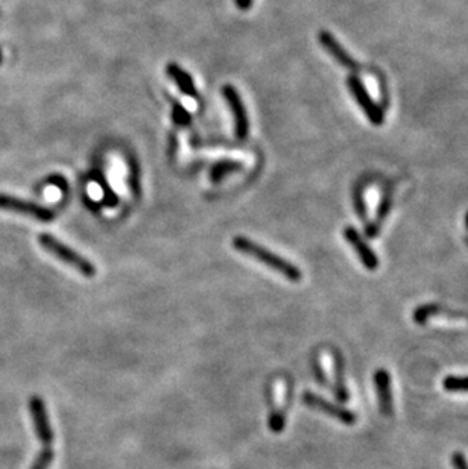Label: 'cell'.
Listing matches in <instances>:
<instances>
[{"instance_id": "obj_1", "label": "cell", "mask_w": 468, "mask_h": 469, "mask_svg": "<svg viewBox=\"0 0 468 469\" xmlns=\"http://www.w3.org/2000/svg\"><path fill=\"white\" fill-rule=\"evenodd\" d=\"M233 248L239 251L240 254H243V256L251 257L254 260L263 263L264 266L283 275V277L291 283H300L303 278L301 271L295 266L293 263L277 256L276 252L267 249L264 247H262V244H257L256 242H252L248 237H243V236L234 237Z\"/></svg>"}, {"instance_id": "obj_2", "label": "cell", "mask_w": 468, "mask_h": 469, "mask_svg": "<svg viewBox=\"0 0 468 469\" xmlns=\"http://www.w3.org/2000/svg\"><path fill=\"white\" fill-rule=\"evenodd\" d=\"M38 243L42 244V248L46 249L50 256H54L59 261L66 263L67 266L76 269L81 275H84L87 278H91L96 275V266L90 260L81 256L79 252L72 249L63 242H59L50 234H40Z\"/></svg>"}, {"instance_id": "obj_3", "label": "cell", "mask_w": 468, "mask_h": 469, "mask_svg": "<svg viewBox=\"0 0 468 469\" xmlns=\"http://www.w3.org/2000/svg\"><path fill=\"white\" fill-rule=\"evenodd\" d=\"M347 87L353 99L358 102L359 108L363 111L366 119H368L374 126H382L385 121L383 109L379 104H375L374 99L368 93V90H366L365 84L361 81V78L358 75H350L347 78Z\"/></svg>"}, {"instance_id": "obj_4", "label": "cell", "mask_w": 468, "mask_h": 469, "mask_svg": "<svg viewBox=\"0 0 468 469\" xmlns=\"http://www.w3.org/2000/svg\"><path fill=\"white\" fill-rule=\"evenodd\" d=\"M222 96L226 99L227 105L233 114L234 120V136L238 140H247L248 132H250V120L247 108L243 105L242 97L239 91L230 84H226L222 87Z\"/></svg>"}, {"instance_id": "obj_5", "label": "cell", "mask_w": 468, "mask_h": 469, "mask_svg": "<svg viewBox=\"0 0 468 469\" xmlns=\"http://www.w3.org/2000/svg\"><path fill=\"white\" fill-rule=\"evenodd\" d=\"M0 210L26 214V216L40 222H52L55 219V213L52 210H49L43 206H38V203L34 202L5 195V193H0Z\"/></svg>"}, {"instance_id": "obj_6", "label": "cell", "mask_w": 468, "mask_h": 469, "mask_svg": "<svg viewBox=\"0 0 468 469\" xmlns=\"http://www.w3.org/2000/svg\"><path fill=\"white\" fill-rule=\"evenodd\" d=\"M303 404L310 407V409H313V410H318L321 413L332 416L333 420H338L344 425H354L356 421H358V416H356L351 410L345 409V407H342L339 404H333L327 400H324L322 396H320L317 393H312V392L303 393Z\"/></svg>"}, {"instance_id": "obj_7", "label": "cell", "mask_w": 468, "mask_h": 469, "mask_svg": "<svg viewBox=\"0 0 468 469\" xmlns=\"http://www.w3.org/2000/svg\"><path fill=\"white\" fill-rule=\"evenodd\" d=\"M29 410L30 417H33L34 430L38 437V441L42 442L45 446H52L54 442V430L50 427L46 405L40 396H33L29 401Z\"/></svg>"}, {"instance_id": "obj_8", "label": "cell", "mask_w": 468, "mask_h": 469, "mask_svg": "<svg viewBox=\"0 0 468 469\" xmlns=\"http://www.w3.org/2000/svg\"><path fill=\"white\" fill-rule=\"evenodd\" d=\"M344 237L349 242L350 247L354 249L356 256H358V259L361 260V263L363 264V268L366 271L374 272L379 269V264H380L379 257L375 256V252L373 251L370 244L363 240V237L361 236L358 230L353 227H347L344 230Z\"/></svg>"}, {"instance_id": "obj_9", "label": "cell", "mask_w": 468, "mask_h": 469, "mask_svg": "<svg viewBox=\"0 0 468 469\" xmlns=\"http://www.w3.org/2000/svg\"><path fill=\"white\" fill-rule=\"evenodd\" d=\"M318 40H320V43L322 46V49L325 50V52H327L334 61H337L338 64H341L342 67H345L347 70L353 71V75L356 73V71H359L361 70V66L358 61H356L347 50H345L341 43L338 42L337 38H334V35L332 32H329V30H321V32L318 34Z\"/></svg>"}, {"instance_id": "obj_10", "label": "cell", "mask_w": 468, "mask_h": 469, "mask_svg": "<svg viewBox=\"0 0 468 469\" xmlns=\"http://www.w3.org/2000/svg\"><path fill=\"white\" fill-rule=\"evenodd\" d=\"M374 386H375V392H378L380 412L385 416H392L394 400H392V389H391V376H390L388 371H385V369L375 371Z\"/></svg>"}, {"instance_id": "obj_11", "label": "cell", "mask_w": 468, "mask_h": 469, "mask_svg": "<svg viewBox=\"0 0 468 469\" xmlns=\"http://www.w3.org/2000/svg\"><path fill=\"white\" fill-rule=\"evenodd\" d=\"M166 71H168V76L177 84L181 93H185L186 96H190V97L198 96V90L195 87V83H193L192 76L185 69H181L175 63H170V64H168Z\"/></svg>"}, {"instance_id": "obj_12", "label": "cell", "mask_w": 468, "mask_h": 469, "mask_svg": "<svg viewBox=\"0 0 468 469\" xmlns=\"http://www.w3.org/2000/svg\"><path fill=\"white\" fill-rule=\"evenodd\" d=\"M391 203H392V195L390 191H386L383 198L380 199V206L378 208V214H375V220L371 223H366L365 225V232L366 236L374 239L378 237V234L380 232V227L382 223L385 222V219L388 218V214L391 211Z\"/></svg>"}, {"instance_id": "obj_13", "label": "cell", "mask_w": 468, "mask_h": 469, "mask_svg": "<svg viewBox=\"0 0 468 469\" xmlns=\"http://www.w3.org/2000/svg\"><path fill=\"white\" fill-rule=\"evenodd\" d=\"M242 169V165L238 161H231V160H222L219 162H216L215 166L211 167V172H210V179L213 182H219L222 181L223 178H226L227 175H230V173L233 172H239Z\"/></svg>"}, {"instance_id": "obj_14", "label": "cell", "mask_w": 468, "mask_h": 469, "mask_svg": "<svg viewBox=\"0 0 468 469\" xmlns=\"http://www.w3.org/2000/svg\"><path fill=\"white\" fill-rule=\"evenodd\" d=\"M334 395H337V400L339 403L349 401V391L344 381V366L338 357L334 360Z\"/></svg>"}, {"instance_id": "obj_15", "label": "cell", "mask_w": 468, "mask_h": 469, "mask_svg": "<svg viewBox=\"0 0 468 469\" xmlns=\"http://www.w3.org/2000/svg\"><path fill=\"white\" fill-rule=\"evenodd\" d=\"M444 389L453 393H468V376L449 375L443 381Z\"/></svg>"}, {"instance_id": "obj_16", "label": "cell", "mask_w": 468, "mask_h": 469, "mask_svg": "<svg viewBox=\"0 0 468 469\" xmlns=\"http://www.w3.org/2000/svg\"><path fill=\"white\" fill-rule=\"evenodd\" d=\"M353 201H354V210H356V213H358L359 219L366 225V223H368V210H366L365 193L362 190V186H359L358 189L354 190Z\"/></svg>"}, {"instance_id": "obj_17", "label": "cell", "mask_w": 468, "mask_h": 469, "mask_svg": "<svg viewBox=\"0 0 468 469\" xmlns=\"http://www.w3.org/2000/svg\"><path fill=\"white\" fill-rule=\"evenodd\" d=\"M54 461V450L52 446H45L42 453L35 458V462L30 466V469H49L50 463Z\"/></svg>"}, {"instance_id": "obj_18", "label": "cell", "mask_w": 468, "mask_h": 469, "mask_svg": "<svg viewBox=\"0 0 468 469\" xmlns=\"http://www.w3.org/2000/svg\"><path fill=\"white\" fill-rule=\"evenodd\" d=\"M284 422H286V417H284V412L279 409L276 412H272L268 425L271 428V432L281 433L284 430Z\"/></svg>"}, {"instance_id": "obj_19", "label": "cell", "mask_w": 468, "mask_h": 469, "mask_svg": "<svg viewBox=\"0 0 468 469\" xmlns=\"http://www.w3.org/2000/svg\"><path fill=\"white\" fill-rule=\"evenodd\" d=\"M172 117H174L175 124L182 125V126L189 125V121H190V114L180 104H175V108H174V111H172Z\"/></svg>"}, {"instance_id": "obj_20", "label": "cell", "mask_w": 468, "mask_h": 469, "mask_svg": "<svg viewBox=\"0 0 468 469\" xmlns=\"http://www.w3.org/2000/svg\"><path fill=\"white\" fill-rule=\"evenodd\" d=\"M452 463L455 469H468V462L464 454L461 453H455L452 456Z\"/></svg>"}, {"instance_id": "obj_21", "label": "cell", "mask_w": 468, "mask_h": 469, "mask_svg": "<svg viewBox=\"0 0 468 469\" xmlns=\"http://www.w3.org/2000/svg\"><path fill=\"white\" fill-rule=\"evenodd\" d=\"M234 2H236V6L242 11H248L252 5V0H234Z\"/></svg>"}, {"instance_id": "obj_22", "label": "cell", "mask_w": 468, "mask_h": 469, "mask_svg": "<svg viewBox=\"0 0 468 469\" xmlns=\"http://www.w3.org/2000/svg\"><path fill=\"white\" fill-rule=\"evenodd\" d=\"M2 57H4L2 55V49H0V63H2Z\"/></svg>"}, {"instance_id": "obj_23", "label": "cell", "mask_w": 468, "mask_h": 469, "mask_svg": "<svg viewBox=\"0 0 468 469\" xmlns=\"http://www.w3.org/2000/svg\"><path fill=\"white\" fill-rule=\"evenodd\" d=\"M465 223H467V227H468V213H467V216H465Z\"/></svg>"}]
</instances>
